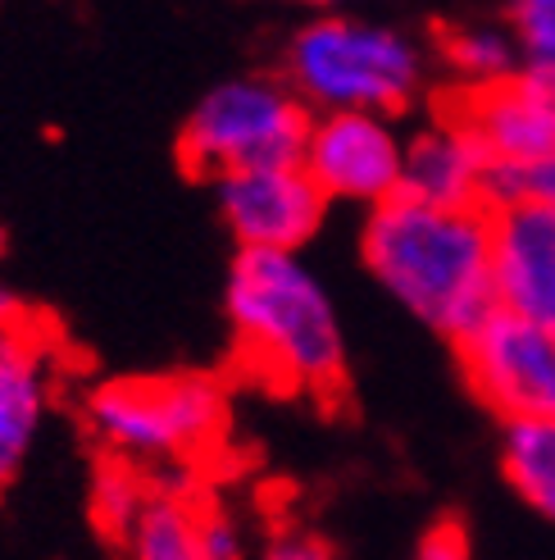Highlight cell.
<instances>
[{
  "label": "cell",
  "instance_id": "cell-1",
  "mask_svg": "<svg viewBox=\"0 0 555 560\" xmlns=\"http://www.w3.org/2000/svg\"><path fill=\"white\" fill-rule=\"evenodd\" d=\"M359 246L382 292L433 332L460 342L496 311L492 206H441L397 191L374 206Z\"/></svg>",
  "mask_w": 555,
  "mask_h": 560
},
{
  "label": "cell",
  "instance_id": "cell-2",
  "mask_svg": "<svg viewBox=\"0 0 555 560\" xmlns=\"http://www.w3.org/2000/svg\"><path fill=\"white\" fill-rule=\"evenodd\" d=\"M228 319L251 370L287 392H338L346 332L338 301L300 250L241 246L228 273Z\"/></svg>",
  "mask_w": 555,
  "mask_h": 560
},
{
  "label": "cell",
  "instance_id": "cell-3",
  "mask_svg": "<svg viewBox=\"0 0 555 560\" xmlns=\"http://www.w3.org/2000/svg\"><path fill=\"white\" fill-rule=\"evenodd\" d=\"M283 78L315 109L397 115L428 82L424 42L397 23L365 14H319L287 42Z\"/></svg>",
  "mask_w": 555,
  "mask_h": 560
},
{
  "label": "cell",
  "instance_id": "cell-4",
  "mask_svg": "<svg viewBox=\"0 0 555 560\" xmlns=\"http://www.w3.org/2000/svg\"><path fill=\"white\" fill-rule=\"evenodd\" d=\"M92 433L123 460H187L224 433V387L205 374L123 378L87 397Z\"/></svg>",
  "mask_w": 555,
  "mask_h": 560
},
{
  "label": "cell",
  "instance_id": "cell-5",
  "mask_svg": "<svg viewBox=\"0 0 555 560\" xmlns=\"http://www.w3.org/2000/svg\"><path fill=\"white\" fill-rule=\"evenodd\" d=\"M315 109L287 78H228L201 96L182 128V155L210 178L251 164L300 160Z\"/></svg>",
  "mask_w": 555,
  "mask_h": 560
},
{
  "label": "cell",
  "instance_id": "cell-6",
  "mask_svg": "<svg viewBox=\"0 0 555 560\" xmlns=\"http://www.w3.org/2000/svg\"><path fill=\"white\" fill-rule=\"evenodd\" d=\"M474 392L506 419H555V332L519 311H496L460 338Z\"/></svg>",
  "mask_w": 555,
  "mask_h": 560
},
{
  "label": "cell",
  "instance_id": "cell-7",
  "mask_svg": "<svg viewBox=\"0 0 555 560\" xmlns=\"http://www.w3.org/2000/svg\"><path fill=\"white\" fill-rule=\"evenodd\" d=\"M300 164L328 201L382 206L405 178V137L392 115L374 109H319L300 147Z\"/></svg>",
  "mask_w": 555,
  "mask_h": 560
},
{
  "label": "cell",
  "instance_id": "cell-8",
  "mask_svg": "<svg viewBox=\"0 0 555 560\" xmlns=\"http://www.w3.org/2000/svg\"><path fill=\"white\" fill-rule=\"evenodd\" d=\"M214 196L237 246H260V250H300L319 233L328 210L323 187L305 174L300 160L219 174Z\"/></svg>",
  "mask_w": 555,
  "mask_h": 560
},
{
  "label": "cell",
  "instance_id": "cell-9",
  "mask_svg": "<svg viewBox=\"0 0 555 560\" xmlns=\"http://www.w3.org/2000/svg\"><path fill=\"white\" fill-rule=\"evenodd\" d=\"M496 214V305L555 332V206H501Z\"/></svg>",
  "mask_w": 555,
  "mask_h": 560
},
{
  "label": "cell",
  "instance_id": "cell-10",
  "mask_svg": "<svg viewBox=\"0 0 555 560\" xmlns=\"http://www.w3.org/2000/svg\"><path fill=\"white\" fill-rule=\"evenodd\" d=\"M492 155L460 119V109L405 137V178L401 191L441 206H487Z\"/></svg>",
  "mask_w": 555,
  "mask_h": 560
},
{
  "label": "cell",
  "instance_id": "cell-11",
  "mask_svg": "<svg viewBox=\"0 0 555 560\" xmlns=\"http://www.w3.org/2000/svg\"><path fill=\"white\" fill-rule=\"evenodd\" d=\"M460 119L492 160H529L555 147V101L523 69L506 82L464 92Z\"/></svg>",
  "mask_w": 555,
  "mask_h": 560
},
{
  "label": "cell",
  "instance_id": "cell-12",
  "mask_svg": "<svg viewBox=\"0 0 555 560\" xmlns=\"http://www.w3.org/2000/svg\"><path fill=\"white\" fill-rule=\"evenodd\" d=\"M46 415V355L23 324L0 328V488L33 452Z\"/></svg>",
  "mask_w": 555,
  "mask_h": 560
},
{
  "label": "cell",
  "instance_id": "cell-13",
  "mask_svg": "<svg viewBox=\"0 0 555 560\" xmlns=\"http://www.w3.org/2000/svg\"><path fill=\"white\" fill-rule=\"evenodd\" d=\"M501 465L523 506L555 524V419H506Z\"/></svg>",
  "mask_w": 555,
  "mask_h": 560
},
{
  "label": "cell",
  "instance_id": "cell-14",
  "mask_svg": "<svg viewBox=\"0 0 555 560\" xmlns=\"http://www.w3.org/2000/svg\"><path fill=\"white\" fill-rule=\"evenodd\" d=\"M441 55H447V69L460 78L464 92L506 82L523 69V50L510 33V23H464L456 33H447Z\"/></svg>",
  "mask_w": 555,
  "mask_h": 560
},
{
  "label": "cell",
  "instance_id": "cell-15",
  "mask_svg": "<svg viewBox=\"0 0 555 560\" xmlns=\"http://www.w3.org/2000/svg\"><path fill=\"white\" fill-rule=\"evenodd\" d=\"M197 524H201V511L187 497L146 492L123 542L137 560H197Z\"/></svg>",
  "mask_w": 555,
  "mask_h": 560
},
{
  "label": "cell",
  "instance_id": "cell-16",
  "mask_svg": "<svg viewBox=\"0 0 555 560\" xmlns=\"http://www.w3.org/2000/svg\"><path fill=\"white\" fill-rule=\"evenodd\" d=\"M487 206H555V147L529 160H492Z\"/></svg>",
  "mask_w": 555,
  "mask_h": 560
},
{
  "label": "cell",
  "instance_id": "cell-17",
  "mask_svg": "<svg viewBox=\"0 0 555 560\" xmlns=\"http://www.w3.org/2000/svg\"><path fill=\"white\" fill-rule=\"evenodd\" d=\"M506 23L523 50V65L555 60V0H510Z\"/></svg>",
  "mask_w": 555,
  "mask_h": 560
},
{
  "label": "cell",
  "instance_id": "cell-18",
  "mask_svg": "<svg viewBox=\"0 0 555 560\" xmlns=\"http://www.w3.org/2000/svg\"><path fill=\"white\" fill-rule=\"evenodd\" d=\"M146 492H151V488L137 483V474H132V469H105V474H101V483H96V520L123 542L128 524H132L137 506L146 501Z\"/></svg>",
  "mask_w": 555,
  "mask_h": 560
},
{
  "label": "cell",
  "instance_id": "cell-19",
  "mask_svg": "<svg viewBox=\"0 0 555 560\" xmlns=\"http://www.w3.org/2000/svg\"><path fill=\"white\" fill-rule=\"evenodd\" d=\"M246 547L241 528L228 511H201L197 524V560H237Z\"/></svg>",
  "mask_w": 555,
  "mask_h": 560
},
{
  "label": "cell",
  "instance_id": "cell-20",
  "mask_svg": "<svg viewBox=\"0 0 555 560\" xmlns=\"http://www.w3.org/2000/svg\"><path fill=\"white\" fill-rule=\"evenodd\" d=\"M269 556L273 560H323L328 547L315 542V538H300V534H287V538H273L269 542Z\"/></svg>",
  "mask_w": 555,
  "mask_h": 560
},
{
  "label": "cell",
  "instance_id": "cell-21",
  "mask_svg": "<svg viewBox=\"0 0 555 560\" xmlns=\"http://www.w3.org/2000/svg\"><path fill=\"white\" fill-rule=\"evenodd\" d=\"M420 556H464V538L447 534V528H437V534H433V538H424Z\"/></svg>",
  "mask_w": 555,
  "mask_h": 560
},
{
  "label": "cell",
  "instance_id": "cell-22",
  "mask_svg": "<svg viewBox=\"0 0 555 560\" xmlns=\"http://www.w3.org/2000/svg\"><path fill=\"white\" fill-rule=\"evenodd\" d=\"M523 73H529L533 82H538V88L555 101V60H538V65H523Z\"/></svg>",
  "mask_w": 555,
  "mask_h": 560
},
{
  "label": "cell",
  "instance_id": "cell-23",
  "mask_svg": "<svg viewBox=\"0 0 555 560\" xmlns=\"http://www.w3.org/2000/svg\"><path fill=\"white\" fill-rule=\"evenodd\" d=\"M19 324V301L10 296V288H0V328Z\"/></svg>",
  "mask_w": 555,
  "mask_h": 560
},
{
  "label": "cell",
  "instance_id": "cell-24",
  "mask_svg": "<svg viewBox=\"0 0 555 560\" xmlns=\"http://www.w3.org/2000/svg\"><path fill=\"white\" fill-rule=\"evenodd\" d=\"M292 5H315V10H332V5H351V0H292Z\"/></svg>",
  "mask_w": 555,
  "mask_h": 560
}]
</instances>
